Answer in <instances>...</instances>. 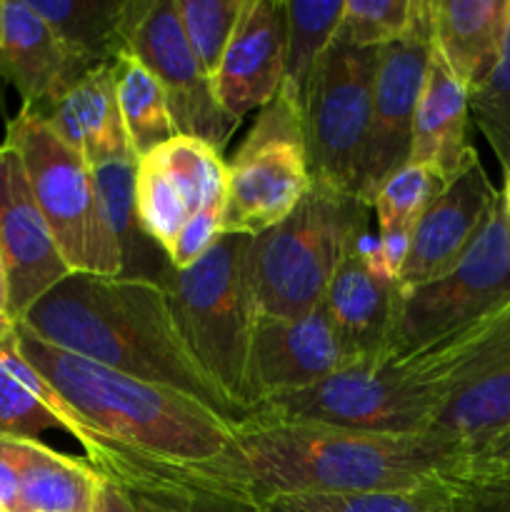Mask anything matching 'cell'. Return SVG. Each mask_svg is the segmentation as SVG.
Segmentation results:
<instances>
[{
  "mask_svg": "<svg viewBox=\"0 0 510 512\" xmlns=\"http://www.w3.org/2000/svg\"><path fill=\"white\" fill-rule=\"evenodd\" d=\"M20 475L13 455V435H0V512H18Z\"/></svg>",
  "mask_w": 510,
  "mask_h": 512,
  "instance_id": "f35d334b",
  "label": "cell"
},
{
  "mask_svg": "<svg viewBox=\"0 0 510 512\" xmlns=\"http://www.w3.org/2000/svg\"><path fill=\"white\" fill-rule=\"evenodd\" d=\"M135 155H123L93 168L110 233L120 250V275L128 280L163 283L173 270L163 245L145 230L135 205Z\"/></svg>",
  "mask_w": 510,
  "mask_h": 512,
  "instance_id": "484cf974",
  "label": "cell"
},
{
  "mask_svg": "<svg viewBox=\"0 0 510 512\" xmlns=\"http://www.w3.org/2000/svg\"><path fill=\"white\" fill-rule=\"evenodd\" d=\"M20 475L18 512H90L103 475L88 460L70 458L43 440L13 438Z\"/></svg>",
  "mask_w": 510,
  "mask_h": 512,
  "instance_id": "4316f807",
  "label": "cell"
},
{
  "mask_svg": "<svg viewBox=\"0 0 510 512\" xmlns=\"http://www.w3.org/2000/svg\"><path fill=\"white\" fill-rule=\"evenodd\" d=\"M13 345L45 385L118 450L120 473L110 483L130 495L165 493L175 470L218 458L233 440L235 425L188 395L53 348L18 323Z\"/></svg>",
  "mask_w": 510,
  "mask_h": 512,
  "instance_id": "7a4b0ae2",
  "label": "cell"
},
{
  "mask_svg": "<svg viewBox=\"0 0 510 512\" xmlns=\"http://www.w3.org/2000/svg\"><path fill=\"white\" fill-rule=\"evenodd\" d=\"M395 305L398 283L370 260L368 243L340 265L323 295V308L353 360L380 358L385 353Z\"/></svg>",
  "mask_w": 510,
  "mask_h": 512,
  "instance_id": "44dd1931",
  "label": "cell"
},
{
  "mask_svg": "<svg viewBox=\"0 0 510 512\" xmlns=\"http://www.w3.org/2000/svg\"><path fill=\"white\" fill-rule=\"evenodd\" d=\"M510 428V305L485 323L483 335L428 435L460 453Z\"/></svg>",
  "mask_w": 510,
  "mask_h": 512,
  "instance_id": "e0dca14e",
  "label": "cell"
},
{
  "mask_svg": "<svg viewBox=\"0 0 510 512\" xmlns=\"http://www.w3.org/2000/svg\"><path fill=\"white\" fill-rule=\"evenodd\" d=\"M3 143L20 155L35 203L70 273L120 275L118 243L83 155L25 108L8 120Z\"/></svg>",
  "mask_w": 510,
  "mask_h": 512,
  "instance_id": "52a82bcc",
  "label": "cell"
},
{
  "mask_svg": "<svg viewBox=\"0 0 510 512\" xmlns=\"http://www.w3.org/2000/svg\"><path fill=\"white\" fill-rule=\"evenodd\" d=\"M0 43H3V0H0Z\"/></svg>",
  "mask_w": 510,
  "mask_h": 512,
  "instance_id": "ee69618b",
  "label": "cell"
},
{
  "mask_svg": "<svg viewBox=\"0 0 510 512\" xmlns=\"http://www.w3.org/2000/svg\"><path fill=\"white\" fill-rule=\"evenodd\" d=\"M15 325L13 308H10V280L8 268H5L3 253H0V330H8Z\"/></svg>",
  "mask_w": 510,
  "mask_h": 512,
  "instance_id": "60d3db41",
  "label": "cell"
},
{
  "mask_svg": "<svg viewBox=\"0 0 510 512\" xmlns=\"http://www.w3.org/2000/svg\"><path fill=\"white\" fill-rule=\"evenodd\" d=\"M18 325L65 353L188 395L233 425L245 420L190 358L163 285L70 273L30 305Z\"/></svg>",
  "mask_w": 510,
  "mask_h": 512,
  "instance_id": "3957f363",
  "label": "cell"
},
{
  "mask_svg": "<svg viewBox=\"0 0 510 512\" xmlns=\"http://www.w3.org/2000/svg\"><path fill=\"white\" fill-rule=\"evenodd\" d=\"M55 38L88 68L128 53L135 25L153 0H25Z\"/></svg>",
  "mask_w": 510,
  "mask_h": 512,
  "instance_id": "d4e9b609",
  "label": "cell"
},
{
  "mask_svg": "<svg viewBox=\"0 0 510 512\" xmlns=\"http://www.w3.org/2000/svg\"><path fill=\"white\" fill-rule=\"evenodd\" d=\"M468 125V88L450 73L433 48L423 93L415 110L408 163L425 165L435 170L445 183H450L478 153L468 140Z\"/></svg>",
  "mask_w": 510,
  "mask_h": 512,
  "instance_id": "7402d4cb",
  "label": "cell"
},
{
  "mask_svg": "<svg viewBox=\"0 0 510 512\" xmlns=\"http://www.w3.org/2000/svg\"><path fill=\"white\" fill-rule=\"evenodd\" d=\"M248 243V235L225 233L198 263L173 268L160 283L190 358L245 420L253 415L248 365L258 325L245 270Z\"/></svg>",
  "mask_w": 510,
  "mask_h": 512,
  "instance_id": "8992f818",
  "label": "cell"
},
{
  "mask_svg": "<svg viewBox=\"0 0 510 512\" xmlns=\"http://www.w3.org/2000/svg\"><path fill=\"white\" fill-rule=\"evenodd\" d=\"M380 48H355L333 38L325 50L303 118L313 183L358 195L360 168L373 123Z\"/></svg>",
  "mask_w": 510,
  "mask_h": 512,
  "instance_id": "9c48e42d",
  "label": "cell"
},
{
  "mask_svg": "<svg viewBox=\"0 0 510 512\" xmlns=\"http://www.w3.org/2000/svg\"><path fill=\"white\" fill-rule=\"evenodd\" d=\"M133 498L143 500L155 512H263L253 503L213 493H158Z\"/></svg>",
  "mask_w": 510,
  "mask_h": 512,
  "instance_id": "8d00e7d4",
  "label": "cell"
},
{
  "mask_svg": "<svg viewBox=\"0 0 510 512\" xmlns=\"http://www.w3.org/2000/svg\"><path fill=\"white\" fill-rule=\"evenodd\" d=\"M415 0H345L335 38L355 48H383L408 30Z\"/></svg>",
  "mask_w": 510,
  "mask_h": 512,
  "instance_id": "836d02e7",
  "label": "cell"
},
{
  "mask_svg": "<svg viewBox=\"0 0 510 512\" xmlns=\"http://www.w3.org/2000/svg\"><path fill=\"white\" fill-rule=\"evenodd\" d=\"M358 363L345 350L323 303L300 318H258L250 345L248 393L255 413L263 400L310 388Z\"/></svg>",
  "mask_w": 510,
  "mask_h": 512,
  "instance_id": "4fadbf2b",
  "label": "cell"
},
{
  "mask_svg": "<svg viewBox=\"0 0 510 512\" xmlns=\"http://www.w3.org/2000/svg\"><path fill=\"white\" fill-rule=\"evenodd\" d=\"M498 195L475 153L420 215L400 268L398 288H415L453 270L473 245Z\"/></svg>",
  "mask_w": 510,
  "mask_h": 512,
  "instance_id": "2e32d148",
  "label": "cell"
},
{
  "mask_svg": "<svg viewBox=\"0 0 510 512\" xmlns=\"http://www.w3.org/2000/svg\"><path fill=\"white\" fill-rule=\"evenodd\" d=\"M370 205L310 183L293 213L255 235L245 253L258 318H300L323 303L340 265L368 238Z\"/></svg>",
  "mask_w": 510,
  "mask_h": 512,
  "instance_id": "5b68a950",
  "label": "cell"
},
{
  "mask_svg": "<svg viewBox=\"0 0 510 512\" xmlns=\"http://www.w3.org/2000/svg\"><path fill=\"white\" fill-rule=\"evenodd\" d=\"M175 3H178L185 38L198 63L203 65L205 75L213 80L243 10V0H175Z\"/></svg>",
  "mask_w": 510,
  "mask_h": 512,
  "instance_id": "d6a6232c",
  "label": "cell"
},
{
  "mask_svg": "<svg viewBox=\"0 0 510 512\" xmlns=\"http://www.w3.org/2000/svg\"><path fill=\"white\" fill-rule=\"evenodd\" d=\"M95 512H140L133 495L120 485L100 478L98 495H95Z\"/></svg>",
  "mask_w": 510,
  "mask_h": 512,
  "instance_id": "ab89813d",
  "label": "cell"
},
{
  "mask_svg": "<svg viewBox=\"0 0 510 512\" xmlns=\"http://www.w3.org/2000/svg\"><path fill=\"white\" fill-rule=\"evenodd\" d=\"M263 512H455L453 488L445 478L420 488L385 493L285 495L258 505Z\"/></svg>",
  "mask_w": 510,
  "mask_h": 512,
  "instance_id": "4dcf8cb0",
  "label": "cell"
},
{
  "mask_svg": "<svg viewBox=\"0 0 510 512\" xmlns=\"http://www.w3.org/2000/svg\"><path fill=\"white\" fill-rule=\"evenodd\" d=\"M75 150L90 168L133 155L115 93L113 63L85 73L58 103L35 113Z\"/></svg>",
  "mask_w": 510,
  "mask_h": 512,
  "instance_id": "cb8c5ba5",
  "label": "cell"
},
{
  "mask_svg": "<svg viewBox=\"0 0 510 512\" xmlns=\"http://www.w3.org/2000/svg\"><path fill=\"white\" fill-rule=\"evenodd\" d=\"M510 305V245L500 195L460 263L438 280L398 288L393 330L380 358H400L473 328Z\"/></svg>",
  "mask_w": 510,
  "mask_h": 512,
  "instance_id": "ba28073f",
  "label": "cell"
},
{
  "mask_svg": "<svg viewBox=\"0 0 510 512\" xmlns=\"http://www.w3.org/2000/svg\"><path fill=\"white\" fill-rule=\"evenodd\" d=\"M310 183L303 115L278 93L228 163L225 233H265L293 213Z\"/></svg>",
  "mask_w": 510,
  "mask_h": 512,
  "instance_id": "30bf717a",
  "label": "cell"
},
{
  "mask_svg": "<svg viewBox=\"0 0 510 512\" xmlns=\"http://www.w3.org/2000/svg\"><path fill=\"white\" fill-rule=\"evenodd\" d=\"M288 20L285 0H243L213 90L220 108L235 120L265 108L278 95L285 73Z\"/></svg>",
  "mask_w": 510,
  "mask_h": 512,
  "instance_id": "ac0fdd59",
  "label": "cell"
},
{
  "mask_svg": "<svg viewBox=\"0 0 510 512\" xmlns=\"http://www.w3.org/2000/svg\"><path fill=\"white\" fill-rule=\"evenodd\" d=\"M453 510L455 512H510V488H473V485H455Z\"/></svg>",
  "mask_w": 510,
  "mask_h": 512,
  "instance_id": "74e56055",
  "label": "cell"
},
{
  "mask_svg": "<svg viewBox=\"0 0 510 512\" xmlns=\"http://www.w3.org/2000/svg\"><path fill=\"white\" fill-rule=\"evenodd\" d=\"M90 512H95V508H93V510H90Z\"/></svg>",
  "mask_w": 510,
  "mask_h": 512,
  "instance_id": "bcb514c9",
  "label": "cell"
},
{
  "mask_svg": "<svg viewBox=\"0 0 510 512\" xmlns=\"http://www.w3.org/2000/svg\"><path fill=\"white\" fill-rule=\"evenodd\" d=\"M463 453L433 435H380L250 415L223 455L178 470L173 493L260 505L285 495L410 490L450 478Z\"/></svg>",
  "mask_w": 510,
  "mask_h": 512,
  "instance_id": "6da1fadb",
  "label": "cell"
},
{
  "mask_svg": "<svg viewBox=\"0 0 510 512\" xmlns=\"http://www.w3.org/2000/svg\"><path fill=\"white\" fill-rule=\"evenodd\" d=\"M113 70L120 118L130 150L135 158H143L178 135L168 100L155 75L130 53L120 55Z\"/></svg>",
  "mask_w": 510,
  "mask_h": 512,
  "instance_id": "f546056e",
  "label": "cell"
},
{
  "mask_svg": "<svg viewBox=\"0 0 510 512\" xmlns=\"http://www.w3.org/2000/svg\"><path fill=\"white\" fill-rule=\"evenodd\" d=\"M433 55L430 0H415L408 30L380 48L373 123L358 180V198L373 208L378 190L410 160L415 110Z\"/></svg>",
  "mask_w": 510,
  "mask_h": 512,
  "instance_id": "8fae6325",
  "label": "cell"
},
{
  "mask_svg": "<svg viewBox=\"0 0 510 512\" xmlns=\"http://www.w3.org/2000/svg\"><path fill=\"white\" fill-rule=\"evenodd\" d=\"M343 8L345 0H325V3L285 0L288 43H285L283 85L278 93H283L300 110L303 118L315 70H318L328 45L333 43L335 30L343 18Z\"/></svg>",
  "mask_w": 510,
  "mask_h": 512,
  "instance_id": "f1b7e54d",
  "label": "cell"
},
{
  "mask_svg": "<svg viewBox=\"0 0 510 512\" xmlns=\"http://www.w3.org/2000/svg\"><path fill=\"white\" fill-rule=\"evenodd\" d=\"M448 483L473 485V488H510V428L468 450L450 473Z\"/></svg>",
  "mask_w": 510,
  "mask_h": 512,
  "instance_id": "d590c367",
  "label": "cell"
},
{
  "mask_svg": "<svg viewBox=\"0 0 510 512\" xmlns=\"http://www.w3.org/2000/svg\"><path fill=\"white\" fill-rule=\"evenodd\" d=\"M225 185L228 163L218 150L185 135H175L135 165L138 215L168 255L185 223Z\"/></svg>",
  "mask_w": 510,
  "mask_h": 512,
  "instance_id": "5bb4252c",
  "label": "cell"
},
{
  "mask_svg": "<svg viewBox=\"0 0 510 512\" xmlns=\"http://www.w3.org/2000/svg\"><path fill=\"white\" fill-rule=\"evenodd\" d=\"M128 53L138 58L163 88L178 135L203 140L223 150L240 125L220 108L213 80L195 58L175 0H153L128 40Z\"/></svg>",
  "mask_w": 510,
  "mask_h": 512,
  "instance_id": "7c38bea8",
  "label": "cell"
},
{
  "mask_svg": "<svg viewBox=\"0 0 510 512\" xmlns=\"http://www.w3.org/2000/svg\"><path fill=\"white\" fill-rule=\"evenodd\" d=\"M133 500H135V505H138V510H140V512H155L153 508H150V505H145L143 500H138V498H133Z\"/></svg>",
  "mask_w": 510,
  "mask_h": 512,
  "instance_id": "7bdbcfd3",
  "label": "cell"
},
{
  "mask_svg": "<svg viewBox=\"0 0 510 512\" xmlns=\"http://www.w3.org/2000/svg\"><path fill=\"white\" fill-rule=\"evenodd\" d=\"M225 213H228V185L220 188L208 198V203L185 223L170 250V263L173 268L183 270L198 263L215 243L225 235Z\"/></svg>",
  "mask_w": 510,
  "mask_h": 512,
  "instance_id": "e575fe53",
  "label": "cell"
},
{
  "mask_svg": "<svg viewBox=\"0 0 510 512\" xmlns=\"http://www.w3.org/2000/svg\"><path fill=\"white\" fill-rule=\"evenodd\" d=\"M13 330L15 325L0 330V435L38 440L50 430H63L78 440L85 450V460L105 480L118 478V450L100 435V430L70 410L20 358L13 345Z\"/></svg>",
  "mask_w": 510,
  "mask_h": 512,
  "instance_id": "d6986e66",
  "label": "cell"
},
{
  "mask_svg": "<svg viewBox=\"0 0 510 512\" xmlns=\"http://www.w3.org/2000/svg\"><path fill=\"white\" fill-rule=\"evenodd\" d=\"M430 23L435 53L470 90L500 60L510 28V0H430Z\"/></svg>",
  "mask_w": 510,
  "mask_h": 512,
  "instance_id": "603a6c76",
  "label": "cell"
},
{
  "mask_svg": "<svg viewBox=\"0 0 510 512\" xmlns=\"http://www.w3.org/2000/svg\"><path fill=\"white\" fill-rule=\"evenodd\" d=\"M468 105L470 120L490 143L503 175L510 173V28L495 68L468 90Z\"/></svg>",
  "mask_w": 510,
  "mask_h": 512,
  "instance_id": "1f68e13d",
  "label": "cell"
},
{
  "mask_svg": "<svg viewBox=\"0 0 510 512\" xmlns=\"http://www.w3.org/2000/svg\"><path fill=\"white\" fill-rule=\"evenodd\" d=\"M490 318L410 355L358 360L310 388L263 400L253 415L380 435H428Z\"/></svg>",
  "mask_w": 510,
  "mask_h": 512,
  "instance_id": "277c9868",
  "label": "cell"
},
{
  "mask_svg": "<svg viewBox=\"0 0 510 512\" xmlns=\"http://www.w3.org/2000/svg\"><path fill=\"white\" fill-rule=\"evenodd\" d=\"M90 70L25 0H3L0 78L18 90L20 108L45 113Z\"/></svg>",
  "mask_w": 510,
  "mask_h": 512,
  "instance_id": "ffe728a7",
  "label": "cell"
},
{
  "mask_svg": "<svg viewBox=\"0 0 510 512\" xmlns=\"http://www.w3.org/2000/svg\"><path fill=\"white\" fill-rule=\"evenodd\" d=\"M5 110V103H3V78H0V113Z\"/></svg>",
  "mask_w": 510,
  "mask_h": 512,
  "instance_id": "f6af8a7d",
  "label": "cell"
},
{
  "mask_svg": "<svg viewBox=\"0 0 510 512\" xmlns=\"http://www.w3.org/2000/svg\"><path fill=\"white\" fill-rule=\"evenodd\" d=\"M500 203H503L505 228H508V245H510V173H505V183H503V190H500Z\"/></svg>",
  "mask_w": 510,
  "mask_h": 512,
  "instance_id": "b9f144b4",
  "label": "cell"
},
{
  "mask_svg": "<svg viewBox=\"0 0 510 512\" xmlns=\"http://www.w3.org/2000/svg\"><path fill=\"white\" fill-rule=\"evenodd\" d=\"M0 253L8 268L15 323L70 275L35 203L20 155L8 143L0 145Z\"/></svg>",
  "mask_w": 510,
  "mask_h": 512,
  "instance_id": "9a60e30c",
  "label": "cell"
},
{
  "mask_svg": "<svg viewBox=\"0 0 510 512\" xmlns=\"http://www.w3.org/2000/svg\"><path fill=\"white\" fill-rule=\"evenodd\" d=\"M445 185L448 183L435 170L418 163H405L375 195L373 210L378 220V240L368 245V255L395 283L420 215L428 210Z\"/></svg>",
  "mask_w": 510,
  "mask_h": 512,
  "instance_id": "83f0119b",
  "label": "cell"
}]
</instances>
